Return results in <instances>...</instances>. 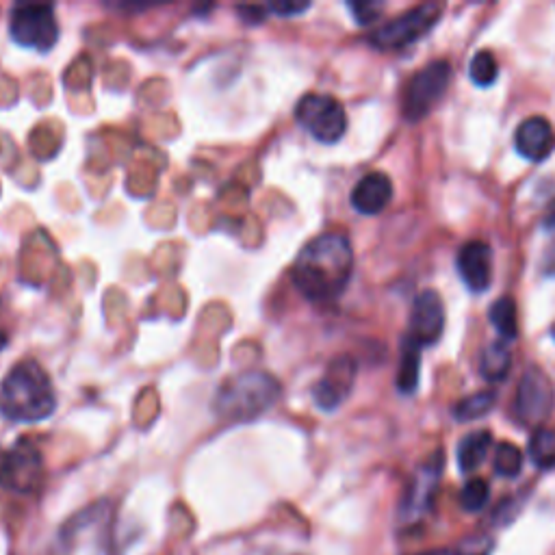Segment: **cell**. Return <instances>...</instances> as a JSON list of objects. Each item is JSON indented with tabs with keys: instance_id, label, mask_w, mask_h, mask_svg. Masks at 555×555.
Here are the masks:
<instances>
[{
	"instance_id": "ffe728a7",
	"label": "cell",
	"mask_w": 555,
	"mask_h": 555,
	"mask_svg": "<svg viewBox=\"0 0 555 555\" xmlns=\"http://www.w3.org/2000/svg\"><path fill=\"white\" fill-rule=\"evenodd\" d=\"M529 456H532L538 469L555 467V432L540 428L529 441Z\"/></svg>"
},
{
	"instance_id": "4fadbf2b",
	"label": "cell",
	"mask_w": 555,
	"mask_h": 555,
	"mask_svg": "<svg viewBox=\"0 0 555 555\" xmlns=\"http://www.w3.org/2000/svg\"><path fill=\"white\" fill-rule=\"evenodd\" d=\"M458 271L473 293H484L493 282V252L482 241L464 243L458 252Z\"/></svg>"
},
{
	"instance_id": "f546056e",
	"label": "cell",
	"mask_w": 555,
	"mask_h": 555,
	"mask_svg": "<svg viewBox=\"0 0 555 555\" xmlns=\"http://www.w3.org/2000/svg\"><path fill=\"white\" fill-rule=\"evenodd\" d=\"M5 343H7V337H5V334H3V332H0V350H3V347H5Z\"/></svg>"
},
{
	"instance_id": "cb8c5ba5",
	"label": "cell",
	"mask_w": 555,
	"mask_h": 555,
	"mask_svg": "<svg viewBox=\"0 0 555 555\" xmlns=\"http://www.w3.org/2000/svg\"><path fill=\"white\" fill-rule=\"evenodd\" d=\"M488 495H490L488 482L482 480V477H473V480L464 484L460 493V503L467 512H480L486 506Z\"/></svg>"
},
{
	"instance_id": "5bb4252c",
	"label": "cell",
	"mask_w": 555,
	"mask_h": 555,
	"mask_svg": "<svg viewBox=\"0 0 555 555\" xmlns=\"http://www.w3.org/2000/svg\"><path fill=\"white\" fill-rule=\"evenodd\" d=\"M514 146L527 161H545L555 148L553 126L545 118H527L516 128Z\"/></svg>"
},
{
	"instance_id": "7402d4cb",
	"label": "cell",
	"mask_w": 555,
	"mask_h": 555,
	"mask_svg": "<svg viewBox=\"0 0 555 555\" xmlns=\"http://www.w3.org/2000/svg\"><path fill=\"white\" fill-rule=\"evenodd\" d=\"M471 81L480 87H488L497 81L499 76V66H497V59L493 57V53H488V50H480V53H475L471 59Z\"/></svg>"
},
{
	"instance_id": "8fae6325",
	"label": "cell",
	"mask_w": 555,
	"mask_h": 555,
	"mask_svg": "<svg viewBox=\"0 0 555 555\" xmlns=\"http://www.w3.org/2000/svg\"><path fill=\"white\" fill-rule=\"evenodd\" d=\"M443 330H445V304L441 300V295L430 289L421 291L415 298V304H412L408 337H412L423 347L441 339Z\"/></svg>"
},
{
	"instance_id": "4316f807",
	"label": "cell",
	"mask_w": 555,
	"mask_h": 555,
	"mask_svg": "<svg viewBox=\"0 0 555 555\" xmlns=\"http://www.w3.org/2000/svg\"><path fill=\"white\" fill-rule=\"evenodd\" d=\"M490 540H480V542H471V545H464L458 549H447V551H438V553H430V555H486Z\"/></svg>"
},
{
	"instance_id": "52a82bcc",
	"label": "cell",
	"mask_w": 555,
	"mask_h": 555,
	"mask_svg": "<svg viewBox=\"0 0 555 555\" xmlns=\"http://www.w3.org/2000/svg\"><path fill=\"white\" fill-rule=\"evenodd\" d=\"M451 83V66L447 61H434L412 76L404 92V115L410 122H419L441 100Z\"/></svg>"
},
{
	"instance_id": "3957f363",
	"label": "cell",
	"mask_w": 555,
	"mask_h": 555,
	"mask_svg": "<svg viewBox=\"0 0 555 555\" xmlns=\"http://www.w3.org/2000/svg\"><path fill=\"white\" fill-rule=\"evenodd\" d=\"M280 384L267 371H243L226 380L213 397V412L224 421H254L278 402Z\"/></svg>"
},
{
	"instance_id": "6da1fadb",
	"label": "cell",
	"mask_w": 555,
	"mask_h": 555,
	"mask_svg": "<svg viewBox=\"0 0 555 555\" xmlns=\"http://www.w3.org/2000/svg\"><path fill=\"white\" fill-rule=\"evenodd\" d=\"M354 271L352 243L341 232H326L298 254L291 269L293 285L308 302L330 304L350 285Z\"/></svg>"
},
{
	"instance_id": "e0dca14e",
	"label": "cell",
	"mask_w": 555,
	"mask_h": 555,
	"mask_svg": "<svg viewBox=\"0 0 555 555\" xmlns=\"http://www.w3.org/2000/svg\"><path fill=\"white\" fill-rule=\"evenodd\" d=\"M493 445V434L488 430L473 432L469 436H464L458 445V464L460 471L471 473L486 460V454Z\"/></svg>"
},
{
	"instance_id": "9a60e30c",
	"label": "cell",
	"mask_w": 555,
	"mask_h": 555,
	"mask_svg": "<svg viewBox=\"0 0 555 555\" xmlns=\"http://www.w3.org/2000/svg\"><path fill=\"white\" fill-rule=\"evenodd\" d=\"M393 200V183L382 172H371L358 180L352 191V206L363 215L382 213Z\"/></svg>"
},
{
	"instance_id": "d4e9b609",
	"label": "cell",
	"mask_w": 555,
	"mask_h": 555,
	"mask_svg": "<svg viewBox=\"0 0 555 555\" xmlns=\"http://www.w3.org/2000/svg\"><path fill=\"white\" fill-rule=\"evenodd\" d=\"M350 9L358 24H371L380 18L384 5L376 3V0H367V3H350Z\"/></svg>"
},
{
	"instance_id": "8992f818",
	"label": "cell",
	"mask_w": 555,
	"mask_h": 555,
	"mask_svg": "<svg viewBox=\"0 0 555 555\" xmlns=\"http://www.w3.org/2000/svg\"><path fill=\"white\" fill-rule=\"evenodd\" d=\"M295 118L321 144H337L347 131L341 102L328 94H306L295 107Z\"/></svg>"
},
{
	"instance_id": "9c48e42d",
	"label": "cell",
	"mask_w": 555,
	"mask_h": 555,
	"mask_svg": "<svg viewBox=\"0 0 555 555\" xmlns=\"http://www.w3.org/2000/svg\"><path fill=\"white\" fill-rule=\"evenodd\" d=\"M553 404L551 380L540 369H527L514 395V417L529 428H538L549 419Z\"/></svg>"
},
{
	"instance_id": "484cf974",
	"label": "cell",
	"mask_w": 555,
	"mask_h": 555,
	"mask_svg": "<svg viewBox=\"0 0 555 555\" xmlns=\"http://www.w3.org/2000/svg\"><path fill=\"white\" fill-rule=\"evenodd\" d=\"M306 9H311V3H271V5H267V11H271V14H276L280 18L304 14Z\"/></svg>"
},
{
	"instance_id": "7c38bea8",
	"label": "cell",
	"mask_w": 555,
	"mask_h": 555,
	"mask_svg": "<svg viewBox=\"0 0 555 555\" xmlns=\"http://www.w3.org/2000/svg\"><path fill=\"white\" fill-rule=\"evenodd\" d=\"M441 471H443V456L436 454L432 456L423 467L417 469L415 477H412V484L406 493L404 506H402V514L404 519L415 521L419 516H423L425 512L430 510V503L434 497V490L438 480H441Z\"/></svg>"
},
{
	"instance_id": "ba28073f",
	"label": "cell",
	"mask_w": 555,
	"mask_h": 555,
	"mask_svg": "<svg viewBox=\"0 0 555 555\" xmlns=\"http://www.w3.org/2000/svg\"><path fill=\"white\" fill-rule=\"evenodd\" d=\"M42 475V454L27 441H20L0 454V488L9 490V493H33L42 484Z\"/></svg>"
},
{
	"instance_id": "44dd1931",
	"label": "cell",
	"mask_w": 555,
	"mask_h": 555,
	"mask_svg": "<svg viewBox=\"0 0 555 555\" xmlns=\"http://www.w3.org/2000/svg\"><path fill=\"white\" fill-rule=\"evenodd\" d=\"M495 393L490 391H482V393H475L471 397H464L462 402L456 404L454 408V417L458 421H473V419H480L484 417L486 412L493 410L495 406Z\"/></svg>"
},
{
	"instance_id": "277c9868",
	"label": "cell",
	"mask_w": 555,
	"mask_h": 555,
	"mask_svg": "<svg viewBox=\"0 0 555 555\" xmlns=\"http://www.w3.org/2000/svg\"><path fill=\"white\" fill-rule=\"evenodd\" d=\"M9 35L18 46L48 53L59 42V24L53 5L18 3L9 16Z\"/></svg>"
},
{
	"instance_id": "603a6c76",
	"label": "cell",
	"mask_w": 555,
	"mask_h": 555,
	"mask_svg": "<svg viewBox=\"0 0 555 555\" xmlns=\"http://www.w3.org/2000/svg\"><path fill=\"white\" fill-rule=\"evenodd\" d=\"M495 471L501 477H516L523 471V451L512 443H501L495 451Z\"/></svg>"
},
{
	"instance_id": "30bf717a",
	"label": "cell",
	"mask_w": 555,
	"mask_h": 555,
	"mask_svg": "<svg viewBox=\"0 0 555 555\" xmlns=\"http://www.w3.org/2000/svg\"><path fill=\"white\" fill-rule=\"evenodd\" d=\"M356 360L352 356H337L328 365L326 373L321 376V380L315 384L313 397L315 404L321 410H337L347 397H350L354 382H356Z\"/></svg>"
},
{
	"instance_id": "7a4b0ae2",
	"label": "cell",
	"mask_w": 555,
	"mask_h": 555,
	"mask_svg": "<svg viewBox=\"0 0 555 555\" xmlns=\"http://www.w3.org/2000/svg\"><path fill=\"white\" fill-rule=\"evenodd\" d=\"M57 410L53 382L35 360H22L0 382V415L16 423H37Z\"/></svg>"
},
{
	"instance_id": "2e32d148",
	"label": "cell",
	"mask_w": 555,
	"mask_h": 555,
	"mask_svg": "<svg viewBox=\"0 0 555 555\" xmlns=\"http://www.w3.org/2000/svg\"><path fill=\"white\" fill-rule=\"evenodd\" d=\"M419 373H421V345L406 334L402 343V358H399L397 389L406 395L415 393L419 389Z\"/></svg>"
},
{
	"instance_id": "1f68e13d",
	"label": "cell",
	"mask_w": 555,
	"mask_h": 555,
	"mask_svg": "<svg viewBox=\"0 0 555 555\" xmlns=\"http://www.w3.org/2000/svg\"><path fill=\"white\" fill-rule=\"evenodd\" d=\"M425 555H430V553H425Z\"/></svg>"
},
{
	"instance_id": "4dcf8cb0",
	"label": "cell",
	"mask_w": 555,
	"mask_h": 555,
	"mask_svg": "<svg viewBox=\"0 0 555 555\" xmlns=\"http://www.w3.org/2000/svg\"><path fill=\"white\" fill-rule=\"evenodd\" d=\"M551 332H553V339H555V324H553V328H551Z\"/></svg>"
},
{
	"instance_id": "83f0119b",
	"label": "cell",
	"mask_w": 555,
	"mask_h": 555,
	"mask_svg": "<svg viewBox=\"0 0 555 555\" xmlns=\"http://www.w3.org/2000/svg\"><path fill=\"white\" fill-rule=\"evenodd\" d=\"M237 14L245 24H261L265 20L267 7H256V5H241L237 7Z\"/></svg>"
},
{
	"instance_id": "5b68a950",
	"label": "cell",
	"mask_w": 555,
	"mask_h": 555,
	"mask_svg": "<svg viewBox=\"0 0 555 555\" xmlns=\"http://www.w3.org/2000/svg\"><path fill=\"white\" fill-rule=\"evenodd\" d=\"M441 14L443 5L423 3L406 11V14L399 18L382 24V27L371 35V44L380 50H402L419 42L423 35H428L436 27V22L441 20Z\"/></svg>"
},
{
	"instance_id": "f1b7e54d",
	"label": "cell",
	"mask_w": 555,
	"mask_h": 555,
	"mask_svg": "<svg viewBox=\"0 0 555 555\" xmlns=\"http://www.w3.org/2000/svg\"><path fill=\"white\" fill-rule=\"evenodd\" d=\"M542 224H545L547 230H553L555 228V200L549 204V209L545 213V219H542Z\"/></svg>"
},
{
	"instance_id": "ac0fdd59",
	"label": "cell",
	"mask_w": 555,
	"mask_h": 555,
	"mask_svg": "<svg viewBox=\"0 0 555 555\" xmlns=\"http://www.w3.org/2000/svg\"><path fill=\"white\" fill-rule=\"evenodd\" d=\"M512 352L506 341L490 343L480 356V373L488 382H501L510 376Z\"/></svg>"
},
{
	"instance_id": "d6986e66",
	"label": "cell",
	"mask_w": 555,
	"mask_h": 555,
	"mask_svg": "<svg viewBox=\"0 0 555 555\" xmlns=\"http://www.w3.org/2000/svg\"><path fill=\"white\" fill-rule=\"evenodd\" d=\"M490 321L499 330L503 341H512L519 334V313H516V302L508 295H503L493 306H490Z\"/></svg>"
}]
</instances>
